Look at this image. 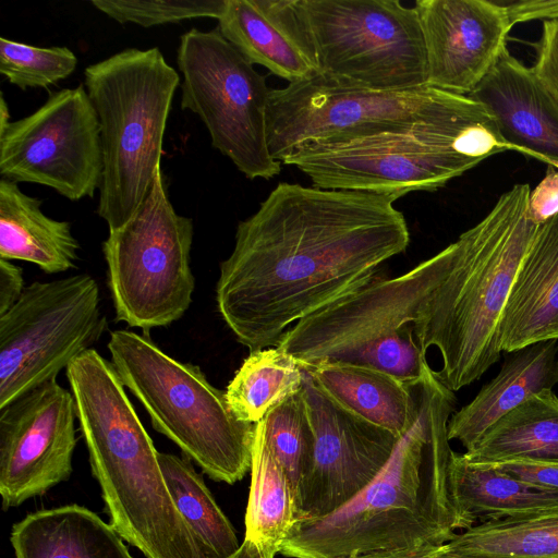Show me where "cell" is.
I'll return each mask as SVG.
<instances>
[{"instance_id": "cell-12", "label": "cell", "mask_w": 558, "mask_h": 558, "mask_svg": "<svg viewBox=\"0 0 558 558\" xmlns=\"http://www.w3.org/2000/svg\"><path fill=\"white\" fill-rule=\"evenodd\" d=\"M177 63L182 73L181 109L205 124L211 146L247 179L269 180L281 171L269 149L270 90L218 29H191L180 37Z\"/></svg>"}, {"instance_id": "cell-3", "label": "cell", "mask_w": 558, "mask_h": 558, "mask_svg": "<svg viewBox=\"0 0 558 558\" xmlns=\"http://www.w3.org/2000/svg\"><path fill=\"white\" fill-rule=\"evenodd\" d=\"M531 187L515 184L446 251L444 274L415 324L424 353L441 356L436 377L451 391L476 381L500 357L499 325L538 228L526 216Z\"/></svg>"}, {"instance_id": "cell-31", "label": "cell", "mask_w": 558, "mask_h": 558, "mask_svg": "<svg viewBox=\"0 0 558 558\" xmlns=\"http://www.w3.org/2000/svg\"><path fill=\"white\" fill-rule=\"evenodd\" d=\"M262 421L266 441L288 475L298 502L308 474L315 438L302 389L272 408Z\"/></svg>"}, {"instance_id": "cell-8", "label": "cell", "mask_w": 558, "mask_h": 558, "mask_svg": "<svg viewBox=\"0 0 558 558\" xmlns=\"http://www.w3.org/2000/svg\"><path fill=\"white\" fill-rule=\"evenodd\" d=\"M111 363L153 427L173 441L210 478L227 484L251 470L255 424L239 420L226 390L194 364L163 352L148 335L110 332Z\"/></svg>"}, {"instance_id": "cell-6", "label": "cell", "mask_w": 558, "mask_h": 558, "mask_svg": "<svg viewBox=\"0 0 558 558\" xmlns=\"http://www.w3.org/2000/svg\"><path fill=\"white\" fill-rule=\"evenodd\" d=\"M513 150L480 106L461 117L402 132L304 146L282 161L313 186L391 196L434 192L484 159Z\"/></svg>"}, {"instance_id": "cell-16", "label": "cell", "mask_w": 558, "mask_h": 558, "mask_svg": "<svg viewBox=\"0 0 558 558\" xmlns=\"http://www.w3.org/2000/svg\"><path fill=\"white\" fill-rule=\"evenodd\" d=\"M302 368L315 446L311 470L298 493L299 519L322 518L340 509L376 477L399 437L341 407Z\"/></svg>"}, {"instance_id": "cell-13", "label": "cell", "mask_w": 558, "mask_h": 558, "mask_svg": "<svg viewBox=\"0 0 558 558\" xmlns=\"http://www.w3.org/2000/svg\"><path fill=\"white\" fill-rule=\"evenodd\" d=\"M106 329L98 283L92 276L26 286L16 304L0 315V409L54 380Z\"/></svg>"}, {"instance_id": "cell-38", "label": "cell", "mask_w": 558, "mask_h": 558, "mask_svg": "<svg viewBox=\"0 0 558 558\" xmlns=\"http://www.w3.org/2000/svg\"><path fill=\"white\" fill-rule=\"evenodd\" d=\"M353 558H458L438 553L435 547L392 553H375Z\"/></svg>"}, {"instance_id": "cell-18", "label": "cell", "mask_w": 558, "mask_h": 558, "mask_svg": "<svg viewBox=\"0 0 558 558\" xmlns=\"http://www.w3.org/2000/svg\"><path fill=\"white\" fill-rule=\"evenodd\" d=\"M469 96L514 151L558 168V98L508 48Z\"/></svg>"}, {"instance_id": "cell-22", "label": "cell", "mask_w": 558, "mask_h": 558, "mask_svg": "<svg viewBox=\"0 0 558 558\" xmlns=\"http://www.w3.org/2000/svg\"><path fill=\"white\" fill-rule=\"evenodd\" d=\"M122 539L111 524L78 505L29 513L10 536L15 558H133Z\"/></svg>"}, {"instance_id": "cell-30", "label": "cell", "mask_w": 558, "mask_h": 558, "mask_svg": "<svg viewBox=\"0 0 558 558\" xmlns=\"http://www.w3.org/2000/svg\"><path fill=\"white\" fill-rule=\"evenodd\" d=\"M303 368L277 347L250 352L226 389L234 415L256 424L288 397L302 389Z\"/></svg>"}, {"instance_id": "cell-23", "label": "cell", "mask_w": 558, "mask_h": 558, "mask_svg": "<svg viewBox=\"0 0 558 558\" xmlns=\"http://www.w3.org/2000/svg\"><path fill=\"white\" fill-rule=\"evenodd\" d=\"M41 201L0 179V258L35 264L47 274L76 268L80 244L71 223L46 216Z\"/></svg>"}, {"instance_id": "cell-26", "label": "cell", "mask_w": 558, "mask_h": 558, "mask_svg": "<svg viewBox=\"0 0 558 558\" xmlns=\"http://www.w3.org/2000/svg\"><path fill=\"white\" fill-rule=\"evenodd\" d=\"M305 368L318 387L348 411L398 437L407 429L413 410L409 384L355 365L322 364Z\"/></svg>"}, {"instance_id": "cell-2", "label": "cell", "mask_w": 558, "mask_h": 558, "mask_svg": "<svg viewBox=\"0 0 558 558\" xmlns=\"http://www.w3.org/2000/svg\"><path fill=\"white\" fill-rule=\"evenodd\" d=\"M410 423L376 477L340 509L299 519L279 554L353 558L441 546L466 529L449 484L448 422L456 398L429 365L409 384Z\"/></svg>"}, {"instance_id": "cell-1", "label": "cell", "mask_w": 558, "mask_h": 558, "mask_svg": "<svg viewBox=\"0 0 558 558\" xmlns=\"http://www.w3.org/2000/svg\"><path fill=\"white\" fill-rule=\"evenodd\" d=\"M396 198L280 182L239 222L220 263L218 312L250 352L378 276L409 245Z\"/></svg>"}, {"instance_id": "cell-4", "label": "cell", "mask_w": 558, "mask_h": 558, "mask_svg": "<svg viewBox=\"0 0 558 558\" xmlns=\"http://www.w3.org/2000/svg\"><path fill=\"white\" fill-rule=\"evenodd\" d=\"M65 375L112 527L146 558H206L172 501L158 451L112 363L92 348Z\"/></svg>"}, {"instance_id": "cell-28", "label": "cell", "mask_w": 558, "mask_h": 558, "mask_svg": "<svg viewBox=\"0 0 558 558\" xmlns=\"http://www.w3.org/2000/svg\"><path fill=\"white\" fill-rule=\"evenodd\" d=\"M435 548L458 558H558V508L480 522Z\"/></svg>"}, {"instance_id": "cell-34", "label": "cell", "mask_w": 558, "mask_h": 558, "mask_svg": "<svg viewBox=\"0 0 558 558\" xmlns=\"http://www.w3.org/2000/svg\"><path fill=\"white\" fill-rule=\"evenodd\" d=\"M534 47L536 59L532 69L558 98V15L543 21L542 34Z\"/></svg>"}, {"instance_id": "cell-40", "label": "cell", "mask_w": 558, "mask_h": 558, "mask_svg": "<svg viewBox=\"0 0 558 558\" xmlns=\"http://www.w3.org/2000/svg\"><path fill=\"white\" fill-rule=\"evenodd\" d=\"M10 123V112L3 94H0V131Z\"/></svg>"}, {"instance_id": "cell-10", "label": "cell", "mask_w": 558, "mask_h": 558, "mask_svg": "<svg viewBox=\"0 0 558 558\" xmlns=\"http://www.w3.org/2000/svg\"><path fill=\"white\" fill-rule=\"evenodd\" d=\"M192 243L193 220L174 210L158 169L135 214L102 243L117 322L148 335L184 315L195 288Z\"/></svg>"}, {"instance_id": "cell-27", "label": "cell", "mask_w": 558, "mask_h": 558, "mask_svg": "<svg viewBox=\"0 0 558 558\" xmlns=\"http://www.w3.org/2000/svg\"><path fill=\"white\" fill-rule=\"evenodd\" d=\"M250 471L244 538L275 558L299 520V510L294 488L266 441L262 421L255 424Z\"/></svg>"}, {"instance_id": "cell-15", "label": "cell", "mask_w": 558, "mask_h": 558, "mask_svg": "<svg viewBox=\"0 0 558 558\" xmlns=\"http://www.w3.org/2000/svg\"><path fill=\"white\" fill-rule=\"evenodd\" d=\"M76 420L71 390L56 379L0 409V496L4 510L70 477Z\"/></svg>"}, {"instance_id": "cell-35", "label": "cell", "mask_w": 558, "mask_h": 558, "mask_svg": "<svg viewBox=\"0 0 558 558\" xmlns=\"http://www.w3.org/2000/svg\"><path fill=\"white\" fill-rule=\"evenodd\" d=\"M558 215V168L547 166L545 177L531 190L526 216L539 226Z\"/></svg>"}, {"instance_id": "cell-37", "label": "cell", "mask_w": 558, "mask_h": 558, "mask_svg": "<svg viewBox=\"0 0 558 558\" xmlns=\"http://www.w3.org/2000/svg\"><path fill=\"white\" fill-rule=\"evenodd\" d=\"M25 287L22 268L0 258V315L16 304Z\"/></svg>"}, {"instance_id": "cell-19", "label": "cell", "mask_w": 558, "mask_h": 558, "mask_svg": "<svg viewBox=\"0 0 558 558\" xmlns=\"http://www.w3.org/2000/svg\"><path fill=\"white\" fill-rule=\"evenodd\" d=\"M217 29L252 64L289 83L318 74L299 0H227Z\"/></svg>"}, {"instance_id": "cell-29", "label": "cell", "mask_w": 558, "mask_h": 558, "mask_svg": "<svg viewBox=\"0 0 558 558\" xmlns=\"http://www.w3.org/2000/svg\"><path fill=\"white\" fill-rule=\"evenodd\" d=\"M158 461L172 501L204 556L227 558L235 553L241 545L235 530L192 464L159 451Z\"/></svg>"}, {"instance_id": "cell-20", "label": "cell", "mask_w": 558, "mask_h": 558, "mask_svg": "<svg viewBox=\"0 0 558 558\" xmlns=\"http://www.w3.org/2000/svg\"><path fill=\"white\" fill-rule=\"evenodd\" d=\"M548 340L558 341V215L538 226L499 325L506 353Z\"/></svg>"}, {"instance_id": "cell-25", "label": "cell", "mask_w": 558, "mask_h": 558, "mask_svg": "<svg viewBox=\"0 0 558 558\" xmlns=\"http://www.w3.org/2000/svg\"><path fill=\"white\" fill-rule=\"evenodd\" d=\"M464 457L473 463H558V397L545 389L495 423Z\"/></svg>"}, {"instance_id": "cell-39", "label": "cell", "mask_w": 558, "mask_h": 558, "mask_svg": "<svg viewBox=\"0 0 558 558\" xmlns=\"http://www.w3.org/2000/svg\"><path fill=\"white\" fill-rule=\"evenodd\" d=\"M227 558H268L262 548L252 542L244 538L239 549Z\"/></svg>"}, {"instance_id": "cell-9", "label": "cell", "mask_w": 558, "mask_h": 558, "mask_svg": "<svg viewBox=\"0 0 558 558\" xmlns=\"http://www.w3.org/2000/svg\"><path fill=\"white\" fill-rule=\"evenodd\" d=\"M478 106L470 96L430 86L377 90L317 74L270 90L268 144L282 163L307 145L402 132L461 117Z\"/></svg>"}, {"instance_id": "cell-14", "label": "cell", "mask_w": 558, "mask_h": 558, "mask_svg": "<svg viewBox=\"0 0 558 558\" xmlns=\"http://www.w3.org/2000/svg\"><path fill=\"white\" fill-rule=\"evenodd\" d=\"M102 170L100 124L83 84L50 93L36 111L0 131V174L7 180L80 201L99 190Z\"/></svg>"}, {"instance_id": "cell-5", "label": "cell", "mask_w": 558, "mask_h": 558, "mask_svg": "<svg viewBox=\"0 0 558 558\" xmlns=\"http://www.w3.org/2000/svg\"><path fill=\"white\" fill-rule=\"evenodd\" d=\"M445 264L444 248L400 276H376L295 323L276 347L303 367L348 364L414 383L428 365L415 324Z\"/></svg>"}, {"instance_id": "cell-32", "label": "cell", "mask_w": 558, "mask_h": 558, "mask_svg": "<svg viewBox=\"0 0 558 558\" xmlns=\"http://www.w3.org/2000/svg\"><path fill=\"white\" fill-rule=\"evenodd\" d=\"M77 58L68 47H37L0 38V73L21 89L47 88L71 75Z\"/></svg>"}, {"instance_id": "cell-7", "label": "cell", "mask_w": 558, "mask_h": 558, "mask_svg": "<svg viewBox=\"0 0 558 558\" xmlns=\"http://www.w3.org/2000/svg\"><path fill=\"white\" fill-rule=\"evenodd\" d=\"M179 84V73L158 47L128 48L84 70L102 149L96 211L109 231L135 214L160 169L167 120Z\"/></svg>"}, {"instance_id": "cell-24", "label": "cell", "mask_w": 558, "mask_h": 558, "mask_svg": "<svg viewBox=\"0 0 558 558\" xmlns=\"http://www.w3.org/2000/svg\"><path fill=\"white\" fill-rule=\"evenodd\" d=\"M449 484L466 529L485 521L558 508V492L521 481L492 464L470 462L452 451Z\"/></svg>"}, {"instance_id": "cell-11", "label": "cell", "mask_w": 558, "mask_h": 558, "mask_svg": "<svg viewBox=\"0 0 558 558\" xmlns=\"http://www.w3.org/2000/svg\"><path fill=\"white\" fill-rule=\"evenodd\" d=\"M318 74L377 90L427 86L415 8L399 0H299Z\"/></svg>"}, {"instance_id": "cell-33", "label": "cell", "mask_w": 558, "mask_h": 558, "mask_svg": "<svg viewBox=\"0 0 558 558\" xmlns=\"http://www.w3.org/2000/svg\"><path fill=\"white\" fill-rule=\"evenodd\" d=\"M227 0H93L90 4L120 24L153 27L183 20H218Z\"/></svg>"}, {"instance_id": "cell-17", "label": "cell", "mask_w": 558, "mask_h": 558, "mask_svg": "<svg viewBox=\"0 0 558 558\" xmlns=\"http://www.w3.org/2000/svg\"><path fill=\"white\" fill-rule=\"evenodd\" d=\"M427 86L469 96L489 72L513 26L507 8L489 0H417Z\"/></svg>"}, {"instance_id": "cell-36", "label": "cell", "mask_w": 558, "mask_h": 558, "mask_svg": "<svg viewBox=\"0 0 558 558\" xmlns=\"http://www.w3.org/2000/svg\"><path fill=\"white\" fill-rule=\"evenodd\" d=\"M492 465L526 483L558 492V463L511 461Z\"/></svg>"}, {"instance_id": "cell-21", "label": "cell", "mask_w": 558, "mask_h": 558, "mask_svg": "<svg viewBox=\"0 0 558 558\" xmlns=\"http://www.w3.org/2000/svg\"><path fill=\"white\" fill-rule=\"evenodd\" d=\"M558 384V341L537 342L508 353L499 373L474 399L453 412L449 440L472 449L501 417L532 396Z\"/></svg>"}]
</instances>
